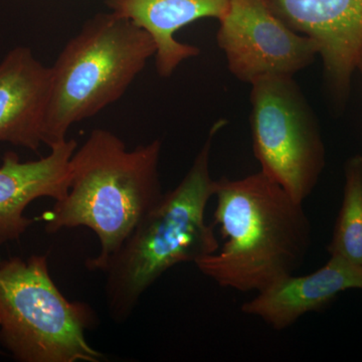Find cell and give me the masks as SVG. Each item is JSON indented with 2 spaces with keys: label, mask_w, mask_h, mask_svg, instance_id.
Returning <instances> with one entry per match:
<instances>
[{
  "label": "cell",
  "mask_w": 362,
  "mask_h": 362,
  "mask_svg": "<svg viewBox=\"0 0 362 362\" xmlns=\"http://www.w3.org/2000/svg\"><path fill=\"white\" fill-rule=\"evenodd\" d=\"M51 82V66L30 47L7 52L0 61V143L35 152L45 144Z\"/></svg>",
  "instance_id": "obj_9"
},
{
  "label": "cell",
  "mask_w": 362,
  "mask_h": 362,
  "mask_svg": "<svg viewBox=\"0 0 362 362\" xmlns=\"http://www.w3.org/2000/svg\"><path fill=\"white\" fill-rule=\"evenodd\" d=\"M156 54L151 35L129 18L111 11L86 21L51 66L45 144L65 141L75 124L120 100Z\"/></svg>",
  "instance_id": "obj_4"
},
{
  "label": "cell",
  "mask_w": 362,
  "mask_h": 362,
  "mask_svg": "<svg viewBox=\"0 0 362 362\" xmlns=\"http://www.w3.org/2000/svg\"><path fill=\"white\" fill-rule=\"evenodd\" d=\"M349 290L362 291V266L330 256L320 269L304 276H288L257 293L242 306L276 330L291 327L305 314L321 310Z\"/></svg>",
  "instance_id": "obj_11"
},
{
  "label": "cell",
  "mask_w": 362,
  "mask_h": 362,
  "mask_svg": "<svg viewBox=\"0 0 362 362\" xmlns=\"http://www.w3.org/2000/svg\"><path fill=\"white\" fill-rule=\"evenodd\" d=\"M94 309L70 301L54 284L47 255L0 261V344L21 362H99L86 332Z\"/></svg>",
  "instance_id": "obj_5"
},
{
  "label": "cell",
  "mask_w": 362,
  "mask_h": 362,
  "mask_svg": "<svg viewBox=\"0 0 362 362\" xmlns=\"http://www.w3.org/2000/svg\"><path fill=\"white\" fill-rule=\"evenodd\" d=\"M216 42L228 68L247 84L264 77L293 78L315 61L318 45L292 30L265 0H230Z\"/></svg>",
  "instance_id": "obj_7"
},
{
  "label": "cell",
  "mask_w": 362,
  "mask_h": 362,
  "mask_svg": "<svg viewBox=\"0 0 362 362\" xmlns=\"http://www.w3.org/2000/svg\"><path fill=\"white\" fill-rule=\"evenodd\" d=\"M230 4V0H107L112 11L151 35L161 78L170 77L182 62L201 54L199 47L178 42L176 33L202 18L220 21Z\"/></svg>",
  "instance_id": "obj_12"
},
{
  "label": "cell",
  "mask_w": 362,
  "mask_h": 362,
  "mask_svg": "<svg viewBox=\"0 0 362 362\" xmlns=\"http://www.w3.org/2000/svg\"><path fill=\"white\" fill-rule=\"evenodd\" d=\"M226 123L214 124L180 185L163 194L102 269L109 314L115 322L130 318L142 295L165 272L195 264L220 247L214 226L206 223V209L216 189L211 175L214 139Z\"/></svg>",
  "instance_id": "obj_3"
},
{
  "label": "cell",
  "mask_w": 362,
  "mask_h": 362,
  "mask_svg": "<svg viewBox=\"0 0 362 362\" xmlns=\"http://www.w3.org/2000/svg\"><path fill=\"white\" fill-rule=\"evenodd\" d=\"M343 199L327 250L362 266V156L350 157L344 165Z\"/></svg>",
  "instance_id": "obj_13"
},
{
  "label": "cell",
  "mask_w": 362,
  "mask_h": 362,
  "mask_svg": "<svg viewBox=\"0 0 362 362\" xmlns=\"http://www.w3.org/2000/svg\"><path fill=\"white\" fill-rule=\"evenodd\" d=\"M252 86V148L261 171L304 204L325 166L315 114L290 77H264Z\"/></svg>",
  "instance_id": "obj_6"
},
{
  "label": "cell",
  "mask_w": 362,
  "mask_h": 362,
  "mask_svg": "<svg viewBox=\"0 0 362 362\" xmlns=\"http://www.w3.org/2000/svg\"><path fill=\"white\" fill-rule=\"evenodd\" d=\"M214 223L225 240L195 263L223 288L259 292L294 275L311 246L303 204L265 173L216 180Z\"/></svg>",
  "instance_id": "obj_1"
},
{
  "label": "cell",
  "mask_w": 362,
  "mask_h": 362,
  "mask_svg": "<svg viewBox=\"0 0 362 362\" xmlns=\"http://www.w3.org/2000/svg\"><path fill=\"white\" fill-rule=\"evenodd\" d=\"M77 148L75 140L66 139L39 160L23 162L16 152L4 154L0 165V245L20 239L32 226L25 211L33 201H61L68 194L71 159Z\"/></svg>",
  "instance_id": "obj_10"
},
{
  "label": "cell",
  "mask_w": 362,
  "mask_h": 362,
  "mask_svg": "<svg viewBox=\"0 0 362 362\" xmlns=\"http://www.w3.org/2000/svg\"><path fill=\"white\" fill-rule=\"evenodd\" d=\"M356 69L361 71L362 75V51L361 52V56H359L358 62H357Z\"/></svg>",
  "instance_id": "obj_14"
},
{
  "label": "cell",
  "mask_w": 362,
  "mask_h": 362,
  "mask_svg": "<svg viewBox=\"0 0 362 362\" xmlns=\"http://www.w3.org/2000/svg\"><path fill=\"white\" fill-rule=\"evenodd\" d=\"M161 140L132 150L106 129H95L71 159L68 194L42 214L45 230L86 226L99 238L101 251L88 259L102 271L140 221L160 202Z\"/></svg>",
  "instance_id": "obj_2"
},
{
  "label": "cell",
  "mask_w": 362,
  "mask_h": 362,
  "mask_svg": "<svg viewBox=\"0 0 362 362\" xmlns=\"http://www.w3.org/2000/svg\"><path fill=\"white\" fill-rule=\"evenodd\" d=\"M292 30L318 45L333 94L347 98L362 51V0H265Z\"/></svg>",
  "instance_id": "obj_8"
}]
</instances>
